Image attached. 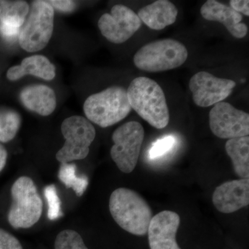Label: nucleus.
<instances>
[{"label": "nucleus", "instance_id": "obj_1", "mask_svg": "<svg viewBox=\"0 0 249 249\" xmlns=\"http://www.w3.org/2000/svg\"><path fill=\"white\" fill-rule=\"evenodd\" d=\"M127 93L132 109L152 127L163 129L169 124V109L164 92L155 80L138 77L132 80Z\"/></svg>", "mask_w": 249, "mask_h": 249}, {"label": "nucleus", "instance_id": "obj_26", "mask_svg": "<svg viewBox=\"0 0 249 249\" xmlns=\"http://www.w3.org/2000/svg\"><path fill=\"white\" fill-rule=\"evenodd\" d=\"M0 249H23L19 241L4 229H0Z\"/></svg>", "mask_w": 249, "mask_h": 249}, {"label": "nucleus", "instance_id": "obj_28", "mask_svg": "<svg viewBox=\"0 0 249 249\" xmlns=\"http://www.w3.org/2000/svg\"><path fill=\"white\" fill-rule=\"evenodd\" d=\"M231 7L239 14H243L249 16V1L248 0H231Z\"/></svg>", "mask_w": 249, "mask_h": 249}, {"label": "nucleus", "instance_id": "obj_15", "mask_svg": "<svg viewBox=\"0 0 249 249\" xmlns=\"http://www.w3.org/2000/svg\"><path fill=\"white\" fill-rule=\"evenodd\" d=\"M19 99L28 110L42 116L50 115L56 107L55 91L45 85H28L19 93Z\"/></svg>", "mask_w": 249, "mask_h": 249}, {"label": "nucleus", "instance_id": "obj_18", "mask_svg": "<svg viewBox=\"0 0 249 249\" xmlns=\"http://www.w3.org/2000/svg\"><path fill=\"white\" fill-rule=\"evenodd\" d=\"M226 151L231 159L235 173L241 178H249V137L229 139Z\"/></svg>", "mask_w": 249, "mask_h": 249}, {"label": "nucleus", "instance_id": "obj_9", "mask_svg": "<svg viewBox=\"0 0 249 249\" xmlns=\"http://www.w3.org/2000/svg\"><path fill=\"white\" fill-rule=\"evenodd\" d=\"M209 124L213 133L220 139L249 137V115L230 103H218L209 113Z\"/></svg>", "mask_w": 249, "mask_h": 249}, {"label": "nucleus", "instance_id": "obj_25", "mask_svg": "<svg viewBox=\"0 0 249 249\" xmlns=\"http://www.w3.org/2000/svg\"><path fill=\"white\" fill-rule=\"evenodd\" d=\"M20 28L16 24L0 22V36L7 42H14L19 37Z\"/></svg>", "mask_w": 249, "mask_h": 249}, {"label": "nucleus", "instance_id": "obj_23", "mask_svg": "<svg viewBox=\"0 0 249 249\" xmlns=\"http://www.w3.org/2000/svg\"><path fill=\"white\" fill-rule=\"evenodd\" d=\"M44 195L48 205L47 217L49 220H56L61 217L63 214L61 211V201L55 185L46 186L44 189Z\"/></svg>", "mask_w": 249, "mask_h": 249}, {"label": "nucleus", "instance_id": "obj_6", "mask_svg": "<svg viewBox=\"0 0 249 249\" xmlns=\"http://www.w3.org/2000/svg\"><path fill=\"white\" fill-rule=\"evenodd\" d=\"M54 27V9L47 1H33L19 31L18 42L28 52H37L48 45Z\"/></svg>", "mask_w": 249, "mask_h": 249}, {"label": "nucleus", "instance_id": "obj_22", "mask_svg": "<svg viewBox=\"0 0 249 249\" xmlns=\"http://www.w3.org/2000/svg\"><path fill=\"white\" fill-rule=\"evenodd\" d=\"M55 249H88L81 236L73 230L59 232L55 240Z\"/></svg>", "mask_w": 249, "mask_h": 249}, {"label": "nucleus", "instance_id": "obj_4", "mask_svg": "<svg viewBox=\"0 0 249 249\" xmlns=\"http://www.w3.org/2000/svg\"><path fill=\"white\" fill-rule=\"evenodd\" d=\"M12 204L8 221L14 229H29L40 219L43 202L32 178L22 176L15 181L11 190Z\"/></svg>", "mask_w": 249, "mask_h": 249}, {"label": "nucleus", "instance_id": "obj_7", "mask_svg": "<svg viewBox=\"0 0 249 249\" xmlns=\"http://www.w3.org/2000/svg\"><path fill=\"white\" fill-rule=\"evenodd\" d=\"M65 144L56 153L61 163L84 160L89 153V147L96 137V129L91 122L81 116H72L61 124Z\"/></svg>", "mask_w": 249, "mask_h": 249}, {"label": "nucleus", "instance_id": "obj_2", "mask_svg": "<svg viewBox=\"0 0 249 249\" xmlns=\"http://www.w3.org/2000/svg\"><path fill=\"white\" fill-rule=\"evenodd\" d=\"M109 207L113 219L125 231L134 235H146L153 217L152 211L137 192L117 188L111 193Z\"/></svg>", "mask_w": 249, "mask_h": 249}, {"label": "nucleus", "instance_id": "obj_27", "mask_svg": "<svg viewBox=\"0 0 249 249\" xmlns=\"http://www.w3.org/2000/svg\"><path fill=\"white\" fill-rule=\"evenodd\" d=\"M53 9L62 13H71L76 7V3L70 0H52L47 1Z\"/></svg>", "mask_w": 249, "mask_h": 249}, {"label": "nucleus", "instance_id": "obj_3", "mask_svg": "<svg viewBox=\"0 0 249 249\" xmlns=\"http://www.w3.org/2000/svg\"><path fill=\"white\" fill-rule=\"evenodd\" d=\"M87 119L106 128L114 125L132 110L127 90L121 86H112L87 98L83 106Z\"/></svg>", "mask_w": 249, "mask_h": 249}, {"label": "nucleus", "instance_id": "obj_14", "mask_svg": "<svg viewBox=\"0 0 249 249\" xmlns=\"http://www.w3.org/2000/svg\"><path fill=\"white\" fill-rule=\"evenodd\" d=\"M200 11L204 19L222 23L236 38H243L248 34V27L241 22L242 15L227 5L215 0H208L201 6Z\"/></svg>", "mask_w": 249, "mask_h": 249}, {"label": "nucleus", "instance_id": "obj_20", "mask_svg": "<svg viewBox=\"0 0 249 249\" xmlns=\"http://www.w3.org/2000/svg\"><path fill=\"white\" fill-rule=\"evenodd\" d=\"M76 165L74 163H61L59 168V180L67 188H71L76 196H81L89 185V179L85 175L78 177L76 175Z\"/></svg>", "mask_w": 249, "mask_h": 249}, {"label": "nucleus", "instance_id": "obj_5", "mask_svg": "<svg viewBox=\"0 0 249 249\" xmlns=\"http://www.w3.org/2000/svg\"><path fill=\"white\" fill-rule=\"evenodd\" d=\"M188 55L186 47L181 42L163 39L142 47L134 55V62L142 71H165L181 66Z\"/></svg>", "mask_w": 249, "mask_h": 249}, {"label": "nucleus", "instance_id": "obj_17", "mask_svg": "<svg viewBox=\"0 0 249 249\" xmlns=\"http://www.w3.org/2000/svg\"><path fill=\"white\" fill-rule=\"evenodd\" d=\"M27 75L45 80H52L55 77V67L44 55H31L23 59L20 65L9 68L6 73V78L11 81H16Z\"/></svg>", "mask_w": 249, "mask_h": 249}, {"label": "nucleus", "instance_id": "obj_24", "mask_svg": "<svg viewBox=\"0 0 249 249\" xmlns=\"http://www.w3.org/2000/svg\"><path fill=\"white\" fill-rule=\"evenodd\" d=\"M175 142L176 141L173 136H167L164 138L159 139L152 144L149 151V157L151 160H155L165 155L175 146Z\"/></svg>", "mask_w": 249, "mask_h": 249}, {"label": "nucleus", "instance_id": "obj_21", "mask_svg": "<svg viewBox=\"0 0 249 249\" xmlns=\"http://www.w3.org/2000/svg\"><path fill=\"white\" fill-rule=\"evenodd\" d=\"M22 124L19 113L11 108H0V142H8L17 135Z\"/></svg>", "mask_w": 249, "mask_h": 249}, {"label": "nucleus", "instance_id": "obj_11", "mask_svg": "<svg viewBox=\"0 0 249 249\" xmlns=\"http://www.w3.org/2000/svg\"><path fill=\"white\" fill-rule=\"evenodd\" d=\"M235 86L233 80L217 78L206 71L198 72L189 83L193 101L201 107L222 102L230 96Z\"/></svg>", "mask_w": 249, "mask_h": 249}, {"label": "nucleus", "instance_id": "obj_10", "mask_svg": "<svg viewBox=\"0 0 249 249\" xmlns=\"http://www.w3.org/2000/svg\"><path fill=\"white\" fill-rule=\"evenodd\" d=\"M142 22L132 9L122 4L111 8L110 14H103L98 26L102 35L114 44L128 40L142 27Z\"/></svg>", "mask_w": 249, "mask_h": 249}, {"label": "nucleus", "instance_id": "obj_8", "mask_svg": "<svg viewBox=\"0 0 249 249\" xmlns=\"http://www.w3.org/2000/svg\"><path fill=\"white\" fill-rule=\"evenodd\" d=\"M144 136L143 127L137 121L122 124L113 133L111 157L123 173H130L135 169Z\"/></svg>", "mask_w": 249, "mask_h": 249}, {"label": "nucleus", "instance_id": "obj_16", "mask_svg": "<svg viewBox=\"0 0 249 249\" xmlns=\"http://www.w3.org/2000/svg\"><path fill=\"white\" fill-rule=\"evenodd\" d=\"M178 9L171 1L158 0L139 10L138 17L151 29L162 30L176 21Z\"/></svg>", "mask_w": 249, "mask_h": 249}, {"label": "nucleus", "instance_id": "obj_12", "mask_svg": "<svg viewBox=\"0 0 249 249\" xmlns=\"http://www.w3.org/2000/svg\"><path fill=\"white\" fill-rule=\"evenodd\" d=\"M180 217L173 211H163L152 217L149 226L150 249H181L176 241Z\"/></svg>", "mask_w": 249, "mask_h": 249}, {"label": "nucleus", "instance_id": "obj_13", "mask_svg": "<svg viewBox=\"0 0 249 249\" xmlns=\"http://www.w3.org/2000/svg\"><path fill=\"white\" fill-rule=\"evenodd\" d=\"M213 203L222 213H235L249 204V179L240 178L227 181L215 188Z\"/></svg>", "mask_w": 249, "mask_h": 249}, {"label": "nucleus", "instance_id": "obj_29", "mask_svg": "<svg viewBox=\"0 0 249 249\" xmlns=\"http://www.w3.org/2000/svg\"><path fill=\"white\" fill-rule=\"evenodd\" d=\"M8 152L4 145L0 143V172L2 171L7 161Z\"/></svg>", "mask_w": 249, "mask_h": 249}, {"label": "nucleus", "instance_id": "obj_19", "mask_svg": "<svg viewBox=\"0 0 249 249\" xmlns=\"http://www.w3.org/2000/svg\"><path fill=\"white\" fill-rule=\"evenodd\" d=\"M29 5L25 1L0 0V22L22 27L27 17Z\"/></svg>", "mask_w": 249, "mask_h": 249}]
</instances>
